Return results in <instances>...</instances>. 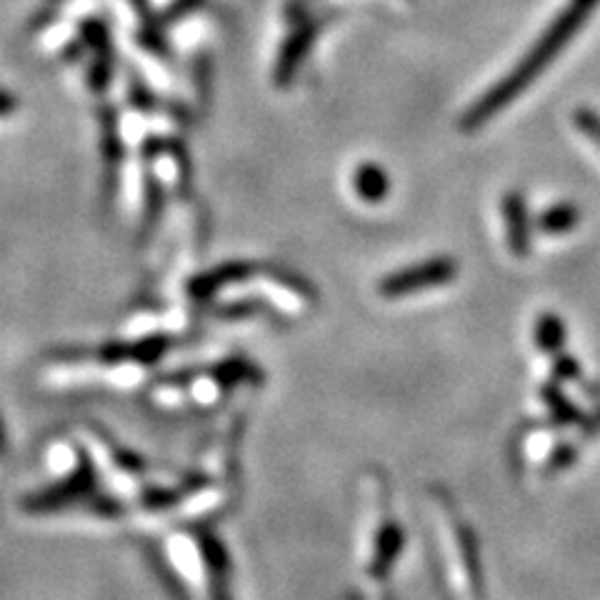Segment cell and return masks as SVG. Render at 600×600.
Listing matches in <instances>:
<instances>
[{
  "mask_svg": "<svg viewBox=\"0 0 600 600\" xmlns=\"http://www.w3.org/2000/svg\"><path fill=\"white\" fill-rule=\"evenodd\" d=\"M264 385V374L245 358H225L210 366L181 370L168 378H158L150 388L148 401L166 416H206L238 405L243 395L256 393Z\"/></svg>",
  "mask_w": 600,
  "mask_h": 600,
  "instance_id": "obj_1",
  "label": "cell"
},
{
  "mask_svg": "<svg viewBox=\"0 0 600 600\" xmlns=\"http://www.w3.org/2000/svg\"><path fill=\"white\" fill-rule=\"evenodd\" d=\"M158 553L188 600H235L231 555L208 526L191 521L168 528Z\"/></svg>",
  "mask_w": 600,
  "mask_h": 600,
  "instance_id": "obj_2",
  "label": "cell"
},
{
  "mask_svg": "<svg viewBox=\"0 0 600 600\" xmlns=\"http://www.w3.org/2000/svg\"><path fill=\"white\" fill-rule=\"evenodd\" d=\"M405 548L403 523L395 513L393 493L380 470H368L360 480V515L356 563L366 590H388Z\"/></svg>",
  "mask_w": 600,
  "mask_h": 600,
  "instance_id": "obj_3",
  "label": "cell"
},
{
  "mask_svg": "<svg viewBox=\"0 0 600 600\" xmlns=\"http://www.w3.org/2000/svg\"><path fill=\"white\" fill-rule=\"evenodd\" d=\"M428 509L448 600H486L478 540L473 536L466 518L443 490L430 493Z\"/></svg>",
  "mask_w": 600,
  "mask_h": 600,
  "instance_id": "obj_4",
  "label": "cell"
},
{
  "mask_svg": "<svg viewBox=\"0 0 600 600\" xmlns=\"http://www.w3.org/2000/svg\"><path fill=\"white\" fill-rule=\"evenodd\" d=\"M598 5V0H571V5L565 8V13L558 19L548 33L543 36V40L530 50L526 61H523L515 71L505 78L501 86L495 90H490L483 103H480L476 111L470 113L473 123H483L486 118L493 115L495 111H501L503 106H509L511 100L518 96V93L528 86L530 81L536 78V75L543 71V68L553 61V56L561 50L568 40L573 38V33H576L586 19L590 15V11Z\"/></svg>",
  "mask_w": 600,
  "mask_h": 600,
  "instance_id": "obj_5",
  "label": "cell"
},
{
  "mask_svg": "<svg viewBox=\"0 0 600 600\" xmlns=\"http://www.w3.org/2000/svg\"><path fill=\"white\" fill-rule=\"evenodd\" d=\"M455 275V268L451 264H426V266H413L399 270V273H393L391 278H385L383 283H380L378 293L383 295V298H405V295H416L423 291L438 289V285H443L451 281Z\"/></svg>",
  "mask_w": 600,
  "mask_h": 600,
  "instance_id": "obj_6",
  "label": "cell"
},
{
  "mask_svg": "<svg viewBox=\"0 0 600 600\" xmlns=\"http://www.w3.org/2000/svg\"><path fill=\"white\" fill-rule=\"evenodd\" d=\"M534 341L536 348L540 353H546V356H558V353H563L565 345V326L563 320L553 316V313H546V316H540L536 320V331H534Z\"/></svg>",
  "mask_w": 600,
  "mask_h": 600,
  "instance_id": "obj_7",
  "label": "cell"
},
{
  "mask_svg": "<svg viewBox=\"0 0 600 600\" xmlns=\"http://www.w3.org/2000/svg\"><path fill=\"white\" fill-rule=\"evenodd\" d=\"M505 216H509V243L513 253L518 256H526L528 253V221H526V206H523V198H509L505 203Z\"/></svg>",
  "mask_w": 600,
  "mask_h": 600,
  "instance_id": "obj_8",
  "label": "cell"
},
{
  "mask_svg": "<svg viewBox=\"0 0 600 600\" xmlns=\"http://www.w3.org/2000/svg\"><path fill=\"white\" fill-rule=\"evenodd\" d=\"M578 208L573 206V203H558V206L548 208L543 216H540V228H543V233L548 235H561L568 233L573 228L578 225Z\"/></svg>",
  "mask_w": 600,
  "mask_h": 600,
  "instance_id": "obj_9",
  "label": "cell"
},
{
  "mask_svg": "<svg viewBox=\"0 0 600 600\" xmlns=\"http://www.w3.org/2000/svg\"><path fill=\"white\" fill-rule=\"evenodd\" d=\"M576 121H578V128L586 131V135H590V138L600 146V118L593 111H578Z\"/></svg>",
  "mask_w": 600,
  "mask_h": 600,
  "instance_id": "obj_10",
  "label": "cell"
}]
</instances>
